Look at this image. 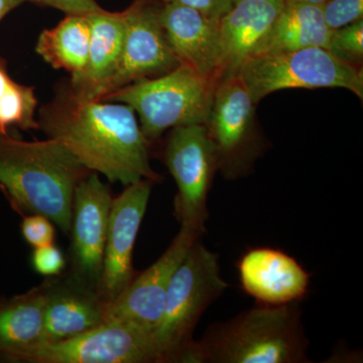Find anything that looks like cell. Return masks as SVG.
Instances as JSON below:
<instances>
[{"mask_svg": "<svg viewBox=\"0 0 363 363\" xmlns=\"http://www.w3.org/2000/svg\"><path fill=\"white\" fill-rule=\"evenodd\" d=\"M77 283L47 286L43 343L65 340L104 323L107 303Z\"/></svg>", "mask_w": 363, "mask_h": 363, "instance_id": "obj_17", "label": "cell"}, {"mask_svg": "<svg viewBox=\"0 0 363 363\" xmlns=\"http://www.w3.org/2000/svg\"><path fill=\"white\" fill-rule=\"evenodd\" d=\"M21 233L26 242L35 248L54 243V225L49 218L43 215L33 214L26 217L21 224Z\"/></svg>", "mask_w": 363, "mask_h": 363, "instance_id": "obj_25", "label": "cell"}, {"mask_svg": "<svg viewBox=\"0 0 363 363\" xmlns=\"http://www.w3.org/2000/svg\"><path fill=\"white\" fill-rule=\"evenodd\" d=\"M47 286L0 303V359L16 355L44 341Z\"/></svg>", "mask_w": 363, "mask_h": 363, "instance_id": "obj_20", "label": "cell"}, {"mask_svg": "<svg viewBox=\"0 0 363 363\" xmlns=\"http://www.w3.org/2000/svg\"><path fill=\"white\" fill-rule=\"evenodd\" d=\"M327 50L341 61L362 68L363 18L332 30Z\"/></svg>", "mask_w": 363, "mask_h": 363, "instance_id": "obj_23", "label": "cell"}, {"mask_svg": "<svg viewBox=\"0 0 363 363\" xmlns=\"http://www.w3.org/2000/svg\"><path fill=\"white\" fill-rule=\"evenodd\" d=\"M38 121L88 171L124 186L160 180L150 166V142L128 105L81 96L68 84L42 107Z\"/></svg>", "mask_w": 363, "mask_h": 363, "instance_id": "obj_1", "label": "cell"}, {"mask_svg": "<svg viewBox=\"0 0 363 363\" xmlns=\"http://www.w3.org/2000/svg\"><path fill=\"white\" fill-rule=\"evenodd\" d=\"M331 32L325 23L322 4L285 0L283 9L253 57L309 47L327 49Z\"/></svg>", "mask_w": 363, "mask_h": 363, "instance_id": "obj_19", "label": "cell"}, {"mask_svg": "<svg viewBox=\"0 0 363 363\" xmlns=\"http://www.w3.org/2000/svg\"><path fill=\"white\" fill-rule=\"evenodd\" d=\"M298 303L259 304L214 325L194 341L185 362L305 363L308 340Z\"/></svg>", "mask_w": 363, "mask_h": 363, "instance_id": "obj_3", "label": "cell"}, {"mask_svg": "<svg viewBox=\"0 0 363 363\" xmlns=\"http://www.w3.org/2000/svg\"><path fill=\"white\" fill-rule=\"evenodd\" d=\"M174 54L216 87L220 82L222 48L219 20L178 4L154 6Z\"/></svg>", "mask_w": 363, "mask_h": 363, "instance_id": "obj_14", "label": "cell"}, {"mask_svg": "<svg viewBox=\"0 0 363 363\" xmlns=\"http://www.w3.org/2000/svg\"><path fill=\"white\" fill-rule=\"evenodd\" d=\"M91 39L87 65L84 71L71 77L72 89L81 96L95 99L99 88L107 80L121 59L125 39V11L111 13L104 9L88 13Z\"/></svg>", "mask_w": 363, "mask_h": 363, "instance_id": "obj_18", "label": "cell"}, {"mask_svg": "<svg viewBox=\"0 0 363 363\" xmlns=\"http://www.w3.org/2000/svg\"><path fill=\"white\" fill-rule=\"evenodd\" d=\"M26 1L54 7L67 14H88L101 9L96 0H26Z\"/></svg>", "mask_w": 363, "mask_h": 363, "instance_id": "obj_28", "label": "cell"}, {"mask_svg": "<svg viewBox=\"0 0 363 363\" xmlns=\"http://www.w3.org/2000/svg\"><path fill=\"white\" fill-rule=\"evenodd\" d=\"M285 0H235L220 18L221 80L240 74L241 67L271 30Z\"/></svg>", "mask_w": 363, "mask_h": 363, "instance_id": "obj_16", "label": "cell"}, {"mask_svg": "<svg viewBox=\"0 0 363 363\" xmlns=\"http://www.w3.org/2000/svg\"><path fill=\"white\" fill-rule=\"evenodd\" d=\"M87 173L56 138L23 142L0 133V186L18 209L47 217L63 233L71 231L74 191Z\"/></svg>", "mask_w": 363, "mask_h": 363, "instance_id": "obj_2", "label": "cell"}, {"mask_svg": "<svg viewBox=\"0 0 363 363\" xmlns=\"http://www.w3.org/2000/svg\"><path fill=\"white\" fill-rule=\"evenodd\" d=\"M215 86L190 67L180 65L152 79L124 86L104 101L128 105L140 116V125L149 142L178 126L206 125Z\"/></svg>", "mask_w": 363, "mask_h": 363, "instance_id": "obj_5", "label": "cell"}, {"mask_svg": "<svg viewBox=\"0 0 363 363\" xmlns=\"http://www.w3.org/2000/svg\"><path fill=\"white\" fill-rule=\"evenodd\" d=\"M112 197L96 173L79 182L74 191L71 230L77 281L88 286L99 284ZM89 288V286H88Z\"/></svg>", "mask_w": 363, "mask_h": 363, "instance_id": "obj_13", "label": "cell"}, {"mask_svg": "<svg viewBox=\"0 0 363 363\" xmlns=\"http://www.w3.org/2000/svg\"><path fill=\"white\" fill-rule=\"evenodd\" d=\"M241 288L259 304L281 306L300 302L309 290L310 274L288 253L257 247L238 264Z\"/></svg>", "mask_w": 363, "mask_h": 363, "instance_id": "obj_15", "label": "cell"}, {"mask_svg": "<svg viewBox=\"0 0 363 363\" xmlns=\"http://www.w3.org/2000/svg\"><path fill=\"white\" fill-rule=\"evenodd\" d=\"M32 264L35 271L43 276H57L63 272L66 260L61 250L52 243L35 248L32 255Z\"/></svg>", "mask_w": 363, "mask_h": 363, "instance_id": "obj_26", "label": "cell"}, {"mask_svg": "<svg viewBox=\"0 0 363 363\" xmlns=\"http://www.w3.org/2000/svg\"><path fill=\"white\" fill-rule=\"evenodd\" d=\"M228 286L221 277L218 255L200 238L196 240L172 276L162 319L152 335L161 362H185L196 325Z\"/></svg>", "mask_w": 363, "mask_h": 363, "instance_id": "obj_4", "label": "cell"}, {"mask_svg": "<svg viewBox=\"0 0 363 363\" xmlns=\"http://www.w3.org/2000/svg\"><path fill=\"white\" fill-rule=\"evenodd\" d=\"M1 64H6V61H4V58H1V57H0V65H1Z\"/></svg>", "mask_w": 363, "mask_h": 363, "instance_id": "obj_31", "label": "cell"}, {"mask_svg": "<svg viewBox=\"0 0 363 363\" xmlns=\"http://www.w3.org/2000/svg\"><path fill=\"white\" fill-rule=\"evenodd\" d=\"M38 99L35 89L18 84L9 77L6 64L0 65V133L9 135V128L39 130L35 119Z\"/></svg>", "mask_w": 363, "mask_h": 363, "instance_id": "obj_22", "label": "cell"}, {"mask_svg": "<svg viewBox=\"0 0 363 363\" xmlns=\"http://www.w3.org/2000/svg\"><path fill=\"white\" fill-rule=\"evenodd\" d=\"M152 183L142 180L130 184L112 200L104 267L98 284V295L107 304L116 300L133 281V247L149 204Z\"/></svg>", "mask_w": 363, "mask_h": 363, "instance_id": "obj_11", "label": "cell"}, {"mask_svg": "<svg viewBox=\"0 0 363 363\" xmlns=\"http://www.w3.org/2000/svg\"><path fill=\"white\" fill-rule=\"evenodd\" d=\"M9 362H161L154 337L133 322L111 320L80 335L42 343L16 355Z\"/></svg>", "mask_w": 363, "mask_h": 363, "instance_id": "obj_9", "label": "cell"}, {"mask_svg": "<svg viewBox=\"0 0 363 363\" xmlns=\"http://www.w3.org/2000/svg\"><path fill=\"white\" fill-rule=\"evenodd\" d=\"M90 39L87 14H67L58 26L40 33L35 51L52 68L75 77L87 65Z\"/></svg>", "mask_w": 363, "mask_h": 363, "instance_id": "obj_21", "label": "cell"}, {"mask_svg": "<svg viewBox=\"0 0 363 363\" xmlns=\"http://www.w3.org/2000/svg\"><path fill=\"white\" fill-rule=\"evenodd\" d=\"M26 0H0V21Z\"/></svg>", "mask_w": 363, "mask_h": 363, "instance_id": "obj_29", "label": "cell"}, {"mask_svg": "<svg viewBox=\"0 0 363 363\" xmlns=\"http://www.w3.org/2000/svg\"><path fill=\"white\" fill-rule=\"evenodd\" d=\"M325 23L337 30L363 18V0H327L322 4Z\"/></svg>", "mask_w": 363, "mask_h": 363, "instance_id": "obj_24", "label": "cell"}, {"mask_svg": "<svg viewBox=\"0 0 363 363\" xmlns=\"http://www.w3.org/2000/svg\"><path fill=\"white\" fill-rule=\"evenodd\" d=\"M201 236L191 229L181 227L178 235L162 257L140 276L133 278L128 288L106 305L105 321L133 322L154 335L162 319L172 276L193 243Z\"/></svg>", "mask_w": 363, "mask_h": 363, "instance_id": "obj_12", "label": "cell"}, {"mask_svg": "<svg viewBox=\"0 0 363 363\" xmlns=\"http://www.w3.org/2000/svg\"><path fill=\"white\" fill-rule=\"evenodd\" d=\"M164 161L178 187L175 214L181 227L203 235L209 217L208 194L218 172L216 150L206 125L172 128Z\"/></svg>", "mask_w": 363, "mask_h": 363, "instance_id": "obj_8", "label": "cell"}, {"mask_svg": "<svg viewBox=\"0 0 363 363\" xmlns=\"http://www.w3.org/2000/svg\"><path fill=\"white\" fill-rule=\"evenodd\" d=\"M257 105L240 75L223 79L215 88L206 128L216 150L218 172L226 180L252 173L264 152Z\"/></svg>", "mask_w": 363, "mask_h": 363, "instance_id": "obj_7", "label": "cell"}, {"mask_svg": "<svg viewBox=\"0 0 363 363\" xmlns=\"http://www.w3.org/2000/svg\"><path fill=\"white\" fill-rule=\"evenodd\" d=\"M302 1L309 2L313 4H324L327 0H302Z\"/></svg>", "mask_w": 363, "mask_h": 363, "instance_id": "obj_30", "label": "cell"}, {"mask_svg": "<svg viewBox=\"0 0 363 363\" xmlns=\"http://www.w3.org/2000/svg\"><path fill=\"white\" fill-rule=\"evenodd\" d=\"M235 0H135V4L145 6H160V4H178L193 7L210 18L220 21L233 7Z\"/></svg>", "mask_w": 363, "mask_h": 363, "instance_id": "obj_27", "label": "cell"}, {"mask_svg": "<svg viewBox=\"0 0 363 363\" xmlns=\"http://www.w3.org/2000/svg\"><path fill=\"white\" fill-rule=\"evenodd\" d=\"M125 39L118 65L98 90L96 100H102L117 89L164 75L180 66L154 6L133 2L125 9Z\"/></svg>", "mask_w": 363, "mask_h": 363, "instance_id": "obj_10", "label": "cell"}, {"mask_svg": "<svg viewBox=\"0 0 363 363\" xmlns=\"http://www.w3.org/2000/svg\"><path fill=\"white\" fill-rule=\"evenodd\" d=\"M255 104L277 91L343 88L363 99V72L321 47L252 57L240 74Z\"/></svg>", "mask_w": 363, "mask_h": 363, "instance_id": "obj_6", "label": "cell"}]
</instances>
